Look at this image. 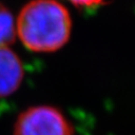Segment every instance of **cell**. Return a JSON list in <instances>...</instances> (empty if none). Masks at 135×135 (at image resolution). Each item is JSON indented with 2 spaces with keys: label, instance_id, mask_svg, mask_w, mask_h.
<instances>
[{
  "label": "cell",
  "instance_id": "6da1fadb",
  "mask_svg": "<svg viewBox=\"0 0 135 135\" xmlns=\"http://www.w3.org/2000/svg\"><path fill=\"white\" fill-rule=\"evenodd\" d=\"M73 19L57 0H31L15 18L16 38L34 53H53L68 44Z\"/></svg>",
  "mask_w": 135,
  "mask_h": 135
},
{
  "label": "cell",
  "instance_id": "5b68a950",
  "mask_svg": "<svg viewBox=\"0 0 135 135\" xmlns=\"http://www.w3.org/2000/svg\"><path fill=\"white\" fill-rule=\"evenodd\" d=\"M68 1L78 8L91 9L102 4L105 0H68Z\"/></svg>",
  "mask_w": 135,
  "mask_h": 135
},
{
  "label": "cell",
  "instance_id": "7a4b0ae2",
  "mask_svg": "<svg viewBox=\"0 0 135 135\" xmlns=\"http://www.w3.org/2000/svg\"><path fill=\"white\" fill-rule=\"evenodd\" d=\"M73 121L57 107L35 104L22 110L13 124V135H75Z\"/></svg>",
  "mask_w": 135,
  "mask_h": 135
},
{
  "label": "cell",
  "instance_id": "3957f363",
  "mask_svg": "<svg viewBox=\"0 0 135 135\" xmlns=\"http://www.w3.org/2000/svg\"><path fill=\"white\" fill-rule=\"evenodd\" d=\"M25 75L20 56L10 46H0V99L14 95L20 88Z\"/></svg>",
  "mask_w": 135,
  "mask_h": 135
},
{
  "label": "cell",
  "instance_id": "277c9868",
  "mask_svg": "<svg viewBox=\"0 0 135 135\" xmlns=\"http://www.w3.org/2000/svg\"><path fill=\"white\" fill-rule=\"evenodd\" d=\"M15 38V18L11 11L0 2V46H10Z\"/></svg>",
  "mask_w": 135,
  "mask_h": 135
}]
</instances>
